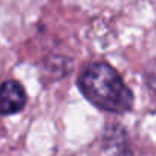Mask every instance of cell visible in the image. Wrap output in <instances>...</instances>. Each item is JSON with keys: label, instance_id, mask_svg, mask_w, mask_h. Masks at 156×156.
<instances>
[{"label": "cell", "instance_id": "1", "mask_svg": "<svg viewBox=\"0 0 156 156\" xmlns=\"http://www.w3.org/2000/svg\"><path fill=\"white\" fill-rule=\"evenodd\" d=\"M78 87L89 103L104 112L122 115L133 109L132 89L109 63L98 61L84 66L78 75Z\"/></svg>", "mask_w": 156, "mask_h": 156}, {"label": "cell", "instance_id": "2", "mask_svg": "<svg viewBox=\"0 0 156 156\" xmlns=\"http://www.w3.org/2000/svg\"><path fill=\"white\" fill-rule=\"evenodd\" d=\"M28 101L23 86L16 80L0 84V115H14L25 109Z\"/></svg>", "mask_w": 156, "mask_h": 156}]
</instances>
